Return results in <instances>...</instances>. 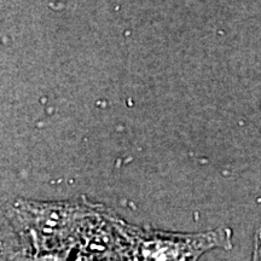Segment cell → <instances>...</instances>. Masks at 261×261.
<instances>
[{
  "label": "cell",
  "mask_w": 261,
  "mask_h": 261,
  "mask_svg": "<svg viewBox=\"0 0 261 261\" xmlns=\"http://www.w3.org/2000/svg\"><path fill=\"white\" fill-rule=\"evenodd\" d=\"M106 210L85 198L63 202L17 200L8 210V217L21 249L65 253Z\"/></svg>",
  "instance_id": "obj_1"
},
{
  "label": "cell",
  "mask_w": 261,
  "mask_h": 261,
  "mask_svg": "<svg viewBox=\"0 0 261 261\" xmlns=\"http://www.w3.org/2000/svg\"><path fill=\"white\" fill-rule=\"evenodd\" d=\"M112 220L125 244L128 261H198L215 248H232V231L228 227L182 233L136 226L114 214Z\"/></svg>",
  "instance_id": "obj_2"
},
{
  "label": "cell",
  "mask_w": 261,
  "mask_h": 261,
  "mask_svg": "<svg viewBox=\"0 0 261 261\" xmlns=\"http://www.w3.org/2000/svg\"><path fill=\"white\" fill-rule=\"evenodd\" d=\"M252 261H261V228L257 231L255 236V246H254Z\"/></svg>",
  "instance_id": "obj_4"
},
{
  "label": "cell",
  "mask_w": 261,
  "mask_h": 261,
  "mask_svg": "<svg viewBox=\"0 0 261 261\" xmlns=\"http://www.w3.org/2000/svg\"><path fill=\"white\" fill-rule=\"evenodd\" d=\"M14 261H65V253H35L19 249L12 255Z\"/></svg>",
  "instance_id": "obj_3"
}]
</instances>
